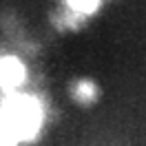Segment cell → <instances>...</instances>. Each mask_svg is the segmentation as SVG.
<instances>
[{
	"label": "cell",
	"mask_w": 146,
	"mask_h": 146,
	"mask_svg": "<svg viewBox=\"0 0 146 146\" xmlns=\"http://www.w3.org/2000/svg\"><path fill=\"white\" fill-rule=\"evenodd\" d=\"M102 0H69V7L73 11H82V13H89V11H95V7L100 5Z\"/></svg>",
	"instance_id": "cell-3"
},
{
	"label": "cell",
	"mask_w": 146,
	"mask_h": 146,
	"mask_svg": "<svg viewBox=\"0 0 146 146\" xmlns=\"http://www.w3.org/2000/svg\"><path fill=\"white\" fill-rule=\"evenodd\" d=\"M25 80V66L16 58H0V86L16 91Z\"/></svg>",
	"instance_id": "cell-2"
},
{
	"label": "cell",
	"mask_w": 146,
	"mask_h": 146,
	"mask_svg": "<svg viewBox=\"0 0 146 146\" xmlns=\"http://www.w3.org/2000/svg\"><path fill=\"white\" fill-rule=\"evenodd\" d=\"M0 119L7 126L16 142H29L40 133V126L44 122V111L38 98L25 95V93H13L9 95L2 109H0Z\"/></svg>",
	"instance_id": "cell-1"
}]
</instances>
